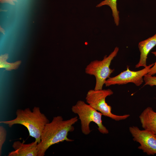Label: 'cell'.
I'll return each mask as SVG.
<instances>
[{"mask_svg": "<svg viewBox=\"0 0 156 156\" xmlns=\"http://www.w3.org/2000/svg\"><path fill=\"white\" fill-rule=\"evenodd\" d=\"M77 116L63 120L61 116L54 117L51 121L45 125L42 133L41 141L38 144V156H44L47 150L53 145L65 141L71 142L68 138L69 132L74 129L73 125L78 121Z\"/></svg>", "mask_w": 156, "mask_h": 156, "instance_id": "obj_1", "label": "cell"}, {"mask_svg": "<svg viewBox=\"0 0 156 156\" xmlns=\"http://www.w3.org/2000/svg\"><path fill=\"white\" fill-rule=\"evenodd\" d=\"M16 118L13 120L0 122L11 127L16 124L23 125L27 129L29 136L34 138L38 144L41 141V136L45 125L49 120L42 113L39 107H34L32 111L29 108L24 110L18 109L16 112Z\"/></svg>", "mask_w": 156, "mask_h": 156, "instance_id": "obj_2", "label": "cell"}, {"mask_svg": "<svg viewBox=\"0 0 156 156\" xmlns=\"http://www.w3.org/2000/svg\"><path fill=\"white\" fill-rule=\"evenodd\" d=\"M72 112L78 115L80 120L82 133L88 135L91 130L90 127V123L93 122L98 126V130L103 134H107L109 131L102 124V116L103 115L84 101L79 100L71 108Z\"/></svg>", "mask_w": 156, "mask_h": 156, "instance_id": "obj_3", "label": "cell"}, {"mask_svg": "<svg viewBox=\"0 0 156 156\" xmlns=\"http://www.w3.org/2000/svg\"><path fill=\"white\" fill-rule=\"evenodd\" d=\"M119 50L118 47H115L108 56L105 55L101 60H96L92 61L86 67L85 73L95 77L96 83L94 89H102L105 81L110 77V75L114 71V69L110 68V66L112 61L117 55Z\"/></svg>", "mask_w": 156, "mask_h": 156, "instance_id": "obj_4", "label": "cell"}, {"mask_svg": "<svg viewBox=\"0 0 156 156\" xmlns=\"http://www.w3.org/2000/svg\"><path fill=\"white\" fill-rule=\"evenodd\" d=\"M113 94V91L110 89L90 90L86 94V100L88 104L105 116L116 121L127 119L130 116V115L119 116L114 114L111 112V107L106 103V98Z\"/></svg>", "mask_w": 156, "mask_h": 156, "instance_id": "obj_5", "label": "cell"}, {"mask_svg": "<svg viewBox=\"0 0 156 156\" xmlns=\"http://www.w3.org/2000/svg\"><path fill=\"white\" fill-rule=\"evenodd\" d=\"M154 64V63L149 64L143 69L137 71L130 70L129 66H127L126 70L115 77L108 78L105 81V84L107 87L132 83L137 86H139L143 82L144 76L148 73L151 68Z\"/></svg>", "mask_w": 156, "mask_h": 156, "instance_id": "obj_6", "label": "cell"}, {"mask_svg": "<svg viewBox=\"0 0 156 156\" xmlns=\"http://www.w3.org/2000/svg\"><path fill=\"white\" fill-rule=\"evenodd\" d=\"M133 140L140 143L138 148L148 155L156 154V137L155 134L146 130H141L136 126L129 127Z\"/></svg>", "mask_w": 156, "mask_h": 156, "instance_id": "obj_7", "label": "cell"}, {"mask_svg": "<svg viewBox=\"0 0 156 156\" xmlns=\"http://www.w3.org/2000/svg\"><path fill=\"white\" fill-rule=\"evenodd\" d=\"M20 141L14 142L12 147L14 150L9 153L8 156H38V142L36 140L25 144Z\"/></svg>", "mask_w": 156, "mask_h": 156, "instance_id": "obj_8", "label": "cell"}, {"mask_svg": "<svg viewBox=\"0 0 156 156\" xmlns=\"http://www.w3.org/2000/svg\"><path fill=\"white\" fill-rule=\"evenodd\" d=\"M156 45V33L153 36L140 42L138 47L140 51V60L135 65V68L147 66L146 60L148 55L152 49Z\"/></svg>", "mask_w": 156, "mask_h": 156, "instance_id": "obj_9", "label": "cell"}, {"mask_svg": "<svg viewBox=\"0 0 156 156\" xmlns=\"http://www.w3.org/2000/svg\"><path fill=\"white\" fill-rule=\"evenodd\" d=\"M142 128L156 134V112L150 107L146 108L139 116Z\"/></svg>", "mask_w": 156, "mask_h": 156, "instance_id": "obj_10", "label": "cell"}, {"mask_svg": "<svg viewBox=\"0 0 156 156\" xmlns=\"http://www.w3.org/2000/svg\"><path fill=\"white\" fill-rule=\"evenodd\" d=\"M117 0H104L98 4L96 7L99 8L107 5L111 8L112 12V15L116 25L118 26L119 24L120 17L119 12L118 10L117 5Z\"/></svg>", "mask_w": 156, "mask_h": 156, "instance_id": "obj_11", "label": "cell"}, {"mask_svg": "<svg viewBox=\"0 0 156 156\" xmlns=\"http://www.w3.org/2000/svg\"><path fill=\"white\" fill-rule=\"evenodd\" d=\"M8 58V55L7 53L0 56V68L5 69V70L11 71L12 70L17 69L21 63V61H18L14 63H10L6 61Z\"/></svg>", "mask_w": 156, "mask_h": 156, "instance_id": "obj_12", "label": "cell"}, {"mask_svg": "<svg viewBox=\"0 0 156 156\" xmlns=\"http://www.w3.org/2000/svg\"><path fill=\"white\" fill-rule=\"evenodd\" d=\"M145 84L144 85H149L151 86H156V77L148 75H145L143 78Z\"/></svg>", "mask_w": 156, "mask_h": 156, "instance_id": "obj_13", "label": "cell"}, {"mask_svg": "<svg viewBox=\"0 0 156 156\" xmlns=\"http://www.w3.org/2000/svg\"><path fill=\"white\" fill-rule=\"evenodd\" d=\"M7 135L5 129L3 126H0V156L1 155L3 145L5 142Z\"/></svg>", "mask_w": 156, "mask_h": 156, "instance_id": "obj_14", "label": "cell"}, {"mask_svg": "<svg viewBox=\"0 0 156 156\" xmlns=\"http://www.w3.org/2000/svg\"><path fill=\"white\" fill-rule=\"evenodd\" d=\"M156 57V51L151 52ZM156 74V61L154 63V65L151 68L149 72L147 74L148 75H153Z\"/></svg>", "mask_w": 156, "mask_h": 156, "instance_id": "obj_15", "label": "cell"}, {"mask_svg": "<svg viewBox=\"0 0 156 156\" xmlns=\"http://www.w3.org/2000/svg\"><path fill=\"white\" fill-rule=\"evenodd\" d=\"M17 1V0H0V2L1 3H7L12 5H14V2Z\"/></svg>", "mask_w": 156, "mask_h": 156, "instance_id": "obj_16", "label": "cell"}, {"mask_svg": "<svg viewBox=\"0 0 156 156\" xmlns=\"http://www.w3.org/2000/svg\"><path fill=\"white\" fill-rule=\"evenodd\" d=\"M155 136H156V134H155Z\"/></svg>", "mask_w": 156, "mask_h": 156, "instance_id": "obj_17", "label": "cell"}]
</instances>
